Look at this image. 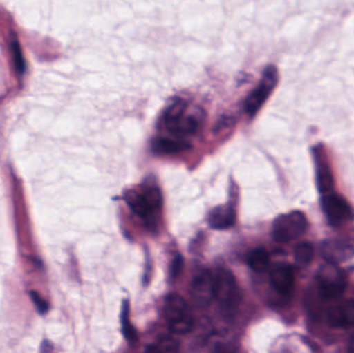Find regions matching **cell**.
I'll return each mask as SVG.
<instances>
[{
  "label": "cell",
  "instance_id": "cell-1",
  "mask_svg": "<svg viewBox=\"0 0 354 353\" xmlns=\"http://www.w3.org/2000/svg\"><path fill=\"white\" fill-rule=\"evenodd\" d=\"M124 200L135 215L145 221L153 219L162 205L160 189L156 184L143 186L141 190H129L124 194Z\"/></svg>",
  "mask_w": 354,
  "mask_h": 353
},
{
  "label": "cell",
  "instance_id": "cell-2",
  "mask_svg": "<svg viewBox=\"0 0 354 353\" xmlns=\"http://www.w3.org/2000/svg\"><path fill=\"white\" fill-rule=\"evenodd\" d=\"M214 298L226 317H233L241 304V292L230 271L220 269L214 276Z\"/></svg>",
  "mask_w": 354,
  "mask_h": 353
},
{
  "label": "cell",
  "instance_id": "cell-3",
  "mask_svg": "<svg viewBox=\"0 0 354 353\" xmlns=\"http://www.w3.org/2000/svg\"><path fill=\"white\" fill-rule=\"evenodd\" d=\"M164 313L172 333L185 335L193 329L194 317L191 308L185 298L179 294H172L167 296Z\"/></svg>",
  "mask_w": 354,
  "mask_h": 353
},
{
  "label": "cell",
  "instance_id": "cell-4",
  "mask_svg": "<svg viewBox=\"0 0 354 353\" xmlns=\"http://www.w3.org/2000/svg\"><path fill=\"white\" fill-rule=\"evenodd\" d=\"M187 105L183 99L174 101L164 114V124L172 134L183 137L195 134L200 126V120L194 114H187Z\"/></svg>",
  "mask_w": 354,
  "mask_h": 353
},
{
  "label": "cell",
  "instance_id": "cell-5",
  "mask_svg": "<svg viewBox=\"0 0 354 353\" xmlns=\"http://www.w3.org/2000/svg\"><path fill=\"white\" fill-rule=\"evenodd\" d=\"M308 228L305 213L295 211L281 215L272 225V238L278 242H288L303 236Z\"/></svg>",
  "mask_w": 354,
  "mask_h": 353
},
{
  "label": "cell",
  "instance_id": "cell-6",
  "mask_svg": "<svg viewBox=\"0 0 354 353\" xmlns=\"http://www.w3.org/2000/svg\"><path fill=\"white\" fill-rule=\"evenodd\" d=\"M318 286L326 300H337L344 294L347 280L344 271L338 265L328 263L318 271Z\"/></svg>",
  "mask_w": 354,
  "mask_h": 353
},
{
  "label": "cell",
  "instance_id": "cell-7",
  "mask_svg": "<svg viewBox=\"0 0 354 353\" xmlns=\"http://www.w3.org/2000/svg\"><path fill=\"white\" fill-rule=\"evenodd\" d=\"M278 82V70L274 66H268L262 75L261 80L250 93L245 102V111L249 115H255L266 103Z\"/></svg>",
  "mask_w": 354,
  "mask_h": 353
},
{
  "label": "cell",
  "instance_id": "cell-8",
  "mask_svg": "<svg viewBox=\"0 0 354 353\" xmlns=\"http://www.w3.org/2000/svg\"><path fill=\"white\" fill-rule=\"evenodd\" d=\"M322 209L333 226H341L353 218L349 203L341 195L330 193L322 199Z\"/></svg>",
  "mask_w": 354,
  "mask_h": 353
},
{
  "label": "cell",
  "instance_id": "cell-9",
  "mask_svg": "<svg viewBox=\"0 0 354 353\" xmlns=\"http://www.w3.org/2000/svg\"><path fill=\"white\" fill-rule=\"evenodd\" d=\"M192 298L200 307H206L214 300V276L208 271H202L196 276L192 284Z\"/></svg>",
  "mask_w": 354,
  "mask_h": 353
},
{
  "label": "cell",
  "instance_id": "cell-10",
  "mask_svg": "<svg viewBox=\"0 0 354 353\" xmlns=\"http://www.w3.org/2000/svg\"><path fill=\"white\" fill-rule=\"evenodd\" d=\"M328 321L333 327L346 329L354 325V300H346L328 309Z\"/></svg>",
  "mask_w": 354,
  "mask_h": 353
},
{
  "label": "cell",
  "instance_id": "cell-11",
  "mask_svg": "<svg viewBox=\"0 0 354 353\" xmlns=\"http://www.w3.org/2000/svg\"><path fill=\"white\" fill-rule=\"evenodd\" d=\"M270 282L277 292L288 296L295 289V277L292 267L286 263H278L270 271Z\"/></svg>",
  "mask_w": 354,
  "mask_h": 353
},
{
  "label": "cell",
  "instance_id": "cell-12",
  "mask_svg": "<svg viewBox=\"0 0 354 353\" xmlns=\"http://www.w3.org/2000/svg\"><path fill=\"white\" fill-rule=\"evenodd\" d=\"M353 252L351 247L341 240H326L322 246V256L328 261V263H333V265H337V263H342L345 259L349 258Z\"/></svg>",
  "mask_w": 354,
  "mask_h": 353
},
{
  "label": "cell",
  "instance_id": "cell-13",
  "mask_svg": "<svg viewBox=\"0 0 354 353\" xmlns=\"http://www.w3.org/2000/svg\"><path fill=\"white\" fill-rule=\"evenodd\" d=\"M208 223L214 229H229L235 223L234 209L230 205H221L216 207L210 211Z\"/></svg>",
  "mask_w": 354,
  "mask_h": 353
},
{
  "label": "cell",
  "instance_id": "cell-14",
  "mask_svg": "<svg viewBox=\"0 0 354 353\" xmlns=\"http://www.w3.org/2000/svg\"><path fill=\"white\" fill-rule=\"evenodd\" d=\"M151 149L157 155H176L191 149V144L183 140L158 137L151 142Z\"/></svg>",
  "mask_w": 354,
  "mask_h": 353
},
{
  "label": "cell",
  "instance_id": "cell-15",
  "mask_svg": "<svg viewBox=\"0 0 354 353\" xmlns=\"http://www.w3.org/2000/svg\"><path fill=\"white\" fill-rule=\"evenodd\" d=\"M316 166H317L316 178H317L318 189L324 195L330 194L334 188V178H333L330 166L326 163V159L322 158V153L320 155H316Z\"/></svg>",
  "mask_w": 354,
  "mask_h": 353
},
{
  "label": "cell",
  "instance_id": "cell-16",
  "mask_svg": "<svg viewBox=\"0 0 354 353\" xmlns=\"http://www.w3.org/2000/svg\"><path fill=\"white\" fill-rule=\"evenodd\" d=\"M248 263L253 271L263 273L270 265V256L264 249L257 248L252 251L248 257Z\"/></svg>",
  "mask_w": 354,
  "mask_h": 353
},
{
  "label": "cell",
  "instance_id": "cell-17",
  "mask_svg": "<svg viewBox=\"0 0 354 353\" xmlns=\"http://www.w3.org/2000/svg\"><path fill=\"white\" fill-rule=\"evenodd\" d=\"M313 257L314 249L310 242H301L295 248V258L299 265L305 267V265H309Z\"/></svg>",
  "mask_w": 354,
  "mask_h": 353
},
{
  "label": "cell",
  "instance_id": "cell-18",
  "mask_svg": "<svg viewBox=\"0 0 354 353\" xmlns=\"http://www.w3.org/2000/svg\"><path fill=\"white\" fill-rule=\"evenodd\" d=\"M130 312H129V304L124 302V308H122V332H124V337L128 341L134 342L136 340V332L133 329L130 323Z\"/></svg>",
  "mask_w": 354,
  "mask_h": 353
},
{
  "label": "cell",
  "instance_id": "cell-19",
  "mask_svg": "<svg viewBox=\"0 0 354 353\" xmlns=\"http://www.w3.org/2000/svg\"><path fill=\"white\" fill-rule=\"evenodd\" d=\"M156 347L160 353H179L178 342L172 337H164Z\"/></svg>",
  "mask_w": 354,
  "mask_h": 353
},
{
  "label": "cell",
  "instance_id": "cell-20",
  "mask_svg": "<svg viewBox=\"0 0 354 353\" xmlns=\"http://www.w3.org/2000/svg\"><path fill=\"white\" fill-rule=\"evenodd\" d=\"M31 298H32L33 303H35V306H37V310H39V313L41 314H45L47 312L48 309H49V306H48L47 302L39 296L37 292H30Z\"/></svg>",
  "mask_w": 354,
  "mask_h": 353
},
{
  "label": "cell",
  "instance_id": "cell-21",
  "mask_svg": "<svg viewBox=\"0 0 354 353\" xmlns=\"http://www.w3.org/2000/svg\"><path fill=\"white\" fill-rule=\"evenodd\" d=\"M183 269V259L180 255H177L176 258L174 259V263L171 265V278L172 279H176L179 277L181 271Z\"/></svg>",
  "mask_w": 354,
  "mask_h": 353
},
{
  "label": "cell",
  "instance_id": "cell-22",
  "mask_svg": "<svg viewBox=\"0 0 354 353\" xmlns=\"http://www.w3.org/2000/svg\"><path fill=\"white\" fill-rule=\"evenodd\" d=\"M145 353H160L158 352L157 347L156 346H153V347H149V350H147Z\"/></svg>",
  "mask_w": 354,
  "mask_h": 353
},
{
  "label": "cell",
  "instance_id": "cell-23",
  "mask_svg": "<svg viewBox=\"0 0 354 353\" xmlns=\"http://www.w3.org/2000/svg\"><path fill=\"white\" fill-rule=\"evenodd\" d=\"M349 353H354V337L351 340V346H349Z\"/></svg>",
  "mask_w": 354,
  "mask_h": 353
}]
</instances>
